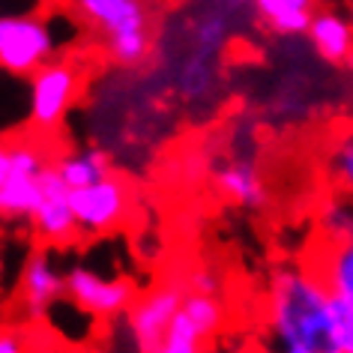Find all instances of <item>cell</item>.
Returning a JSON list of instances; mask_svg holds the SVG:
<instances>
[{
  "instance_id": "1",
  "label": "cell",
  "mask_w": 353,
  "mask_h": 353,
  "mask_svg": "<svg viewBox=\"0 0 353 353\" xmlns=\"http://www.w3.org/2000/svg\"><path fill=\"white\" fill-rule=\"evenodd\" d=\"M332 290L314 267L285 263L267 285V335L272 350L332 353L330 344Z\"/></svg>"
},
{
  "instance_id": "2",
  "label": "cell",
  "mask_w": 353,
  "mask_h": 353,
  "mask_svg": "<svg viewBox=\"0 0 353 353\" xmlns=\"http://www.w3.org/2000/svg\"><path fill=\"white\" fill-rule=\"evenodd\" d=\"M81 28L72 10L42 6V0H30L19 10H0V72L28 81L72 46Z\"/></svg>"
},
{
  "instance_id": "3",
  "label": "cell",
  "mask_w": 353,
  "mask_h": 353,
  "mask_svg": "<svg viewBox=\"0 0 353 353\" xmlns=\"http://www.w3.org/2000/svg\"><path fill=\"white\" fill-rule=\"evenodd\" d=\"M75 19L102 39V48L123 69L144 66L153 54V19L147 0H69Z\"/></svg>"
},
{
  "instance_id": "4",
  "label": "cell",
  "mask_w": 353,
  "mask_h": 353,
  "mask_svg": "<svg viewBox=\"0 0 353 353\" xmlns=\"http://www.w3.org/2000/svg\"><path fill=\"white\" fill-rule=\"evenodd\" d=\"M84 90V66L72 57H54L28 78V129L51 138L66 126Z\"/></svg>"
},
{
  "instance_id": "5",
  "label": "cell",
  "mask_w": 353,
  "mask_h": 353,
  "mask_svg": "<svg viewBox=\"0 0 353 353\" xmlns=\"http://www.w3.org/2000/svg\"><path fill=\"white\" fill-rule=\"evenodd\" d=\"M51 156L39 141L10 138L0 141V219L28 222L39 201L42 174L48 171Z\"/></svg>"
},
{
  "instance_id": "6",
  "label": "cell",
  "mask_w": 353,
  "mask_h": 353,
  "mask_svg": "<svg viewBox=\"0 0 353 353\" xmlns=\"http://www.w3.org/2000/svg\"><path fill=\"white\" fill-rule=\"evenodd\" d=\"M186 294L189 279H171L165 285L147 290V294H138L135 303L126 308V314L114 321L123 339H129L126 347L141 353H162L165 330Z\"/></svg>"
},
{
  "instance_id": "7",
  "label": "cell",
  "mask_w": 353,
  "mask_h": 353,
  "mask_svg": "<svg viewBox=\"0 0 353 353\" xmlns=\"http://www.w3.org/2000/svg\"><path fill=\"white\" fill-rule=\"evenodd\" d=\"M72 207L81 236H108L129 222L135 207V189L126 176L108 174L90 186L72 189Z\"/></svg>"
},
{
  "instance_id": "8",
  "label": "cell",
  "mask_w": 353,
  "mask_h": 353,
  "mask_svg": "<svg viewBox=\"0 0 353 353\" xmlns=\"http://www.w3.org/2000/svg\"><path fill=\"white\" fill-rule=\"evenodd\" d=\"M228 308L219 294L192 290L183 296L176 314L171 317L162 339V353H198L210 347V341L225 330Z\"/></svg>"
},
{
  "instance_id": "9",
  "label": "cell",
  "mask_w": 353,
  "mask_h": 353,
  "mask_svg": "<svg viewBox=\"0 0 353 353\" xmlns=\"http://www.w3.org/2000/svg\"><path fill=\"white\" fill-rule=\"evenodd\" d=\"M66 296L99 323H114L135 303L138 288L126 276H105L90 263H72L66 270Z\"/></svg>"
},
{
  "instance_id": "10",
  "label": "cell",
  "mask_w": 353,
  "mask_h": 353,
  "mask_svg": "<svg viewBox=\"0 0 353 353\" xmlns=\"http://www.w3.org/2000/svg\"><path fill=\"white\" fill-rule=\"evenodd\" d=\"M28 225H30V231L37 234V240L42 245H51V249H60V245L72 243L78 236L72 189L60 180L54 165H48V171L42 174L39 201H37V207H33Z\"/></svg>"
},
{
  "instance_id": "11",
  "label": "cell",
  "mask_w": 353,
  "mask_h": 353,
  "mask_svg": "<svg viewBox=\"0 0 353 353\" xmlns=\"http://www.w3.org/2000/svg\"><path fill=\"white\" fill-rule=\"evenodd\" d=\"M66 296V270L60 267L54 252L37 249L28 254L19 276V303L28 321H46L48 312Z\"/></svg>"
},
{
  "instance_id": "12",
  "label": "cell",
  "mask_w": 353,
  "mask_h": 353,
  "mask_svg": "<svg viewBox=\"0 0 353 353\" xmlns=\"http://www.w3.org/2000/svg\"><path fill=\"white\" fill-rule=\"evenodd\" d=\"M305 37L312 42L314 54L326 63L341 66L353 60V21L332 6H321L312 12Z\"/></svg>"
},
{
  "instance_id": "13",
  "label": "cell",
  "mask_w": 353,
  "mask_h": 353,
  "mask_svg": "<svg viewBox=\"0 0 353 353\" xmlns=\"http://www.w3.org/2000/svg\"><path fill=\"white\" fill-rule=\"evenodd\" d=\"M216 186L225 198L245 210H261L267 204V180H263L261 165L252 156H234L216 171Z\"/></svg>"
},
{
  "instance_id": "14",
  "label": "cell",
  "mask_w": 353,
  "mask_h": 353,
  "mask_svg": "<svg viewBox=\"0 0 353 353\" xmlns=\"http://www.w3.org/2000/svg\"><path fill=\"white\" fill-rule=\"evenodd\" d=\"M258 21L276 37H305L314 0H249Z\"/></svg>"
},
{
  "instance_id": "15",
  "label": "cell",
  "mask_w": 353,
  "mask_h": 353,
  "mask_svg": "<svg viewBox=\"0 0 353 353\" xmlns=\"http://www.w3.org/2000/svg\"><path fill=\"white\" fill-rule=\"evenodd\" d=\"M51 165H54V171L60 174V180H63L69 189L90 186V183L102 180V176H108L114 171L111 156L99 147H84V150H75V153L54 156Z\"/></svg>"
},
{
  "instance_id": "16",
  "label": "cell",
  "mask_w": 353,
  "mask_h": 353,
  "mask_svg": "<svg viewBox=\"0 0 353 353\" xmlns=\"http://www.w3.org/2000/svg\"><path fill=\"white\" fill-rule=\"evenodd\" d=\"M314 270L323 276L332 294L353 303V234L335 243H323V252L317 254Z\"/></svg>"
},
{
  "instance_id": "17",
  "label": "cell",
  "mask_w": 353,
  "mask_h": 353,
  "mask_svg": "<svg viewBox=\"0 0 353 353\" xmlns=\"http://www.w3.org/2000/svg\"><path fill=\"white\" fill-rule=\"evenodd\" d=\"M317 231L321 243H335L353 234V195H330L317 210Z\"/></svg>"
},
{
  "instance_id": "18",
  "label": "cell",
  "mask_w": 353,
  "mask_h": 353,
  "mask_svg": "<svg viewBox=\"0 0 353 353\" xmlns=\"http://www.w3.org/2000/svg\"><path fill=\"white\" fill-rule=\"evenodd\" d=\"M326 174L339 186V192L353 195V129L332 138L330 150H326Z\"/></svg>"
},
{
  "instance_id": "19",
  "label": "cell",
  "mask_w": 353,
  "mask_h": 353,
  "mask_svg": "<svg viewBox=\"0 0 353 353\" xmlns=\"http://www.w3.org/2000/svg\"><path fill=\"white\" fill-rule=\"evenodd\" d=\"M330 344L332 353H353V303L339 294L330 299Z\"/></svg>"
},
{
  "instance_id": "20",
  "label": "cell",
  "mask_w": 353,
  "mask_h": 353,
  "mask_svg": "<svg viewBox=\"0 0 353 353\" xmlns=\"http://www.w3.org/2000/svg\"><path fill=\"white\" fill-rule=\"evenodd\" d=\"M21 350H28L24 332L15 330V326H0V353H21Z\"/></svg>"
},
{
  "instance_id": "21",
  "label": "cell",
  "mask_w": 353,
  "mask_h": 353,
  "mask_svg": "<svg viewBox=\"0 0 353 353\" xmlns=\"http://www.w3.org/2000/svg\"><path fill=\"white\" fill-rule=\"evenodd\" d=\"M189 288L192 290H210V294H219V288H222V281L213 270H195L189 276Z\"/></svg>"
}]
</instances>
